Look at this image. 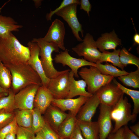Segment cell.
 <instances>
[{
  "mask_svg": "<svg viewBox=\"0 0 139 139\" xmlns=\"http://www.w3.org/2000/svg\"><path fill=\"white\" fill-rule=\"evenodd\" d=\"M30 54L28 47L21 44L12 32L6 38L0 37V61L5 66L27 62Z\"/></svg>",
  "mask_w": 139,
  "mask_h": 139,
  "instance_id": "cell-1",
  "label": "cell"
},
{
  "mask_svg": "<svg viewBox=\"0 0 139 139\" xmlns=\"http://www.w3.org/2000/svg\"><path fill=\"white\" fill-rule=\"evenodd\" d=\"M5 66L11 73L12 81L10 88L15 94L30 85H42L39 75L27 62Z\"/></svg>",
  "mask_w": 139,
  "mask_h": 139,
  "instance_id": "cell-2",
  "label": "cell"
},
{
  "mask_svg": "<svg viewBox=\"0 0 139 139\" xmlns=\"http://www.w3.org/2000/svg\"><path fill=\"white\" fill-rule=\"evenodd\" d=\"M31 41L37 43L39 47L40 59L45 75L48 78H55L64 72L65 70L57 71L54 65L52 54L53 52H59V50L56 44L46 41L41 38H34Z\"/></svg>",
  "mask_w": 139,
  "mask_h": 139,
  "instance_id": "cell-3",
  "label": "cell"
},
{
  "mask_svg": "<svg viewBox=\"0 0 139 139\" xmlns=\"http://www.w3.org/2000/svg\"><path fill=\"white\" fill-rule=\"evenodd\" d=\"M122 95L118 101L112 107L110 116L115 121V125L112 133H115L123 126L127 125L130 121L134 122L137 115L133 114L132 105L126 97Z\"/></svg>",
  "mask_w": 139,
  "mask_h": 139,
  "instance_id": "cell-4",
  "label": "cell"
},
{
  "mask_svg": "<svg viewBox=\"0 0 139 139\" xmlns=\"http://www.w3.org/2000/svg\"><path fill=\"white\" fill-rule=\"evenodd\" d=\"M78 74L85 82L88 91L92 94L102 86L111 82L114 78L113 76L102 74L96 67L93 66L89 68L82 67Z\"/></svg>",
  "mask_w": 139,
  "mask_h": 139,
  "instance_id": "cell-5",
  "label": "cell"
},
{
  "mask_svg": "<svg viewBox=\"0 0 139 139\" xmlns=\"http://www.w3.org/2000/svg\"><path fill=\"white\" fill-rule=\"evenodd\" d=\"M72 49L79 56H83L86 60L95 63L99 62L101 53L98 49L93 36L89 33L82 42Z\"/></svg>",
  "mask_w": 139,
  "mask_h": 139,
  "instance_id": "cell-6",
  "label": "cell"
},
{
  "mask_svg": "<svg viewBox=\"0 0 139 139\" xmlns=\"http://www.w3.org/2000/svg\"><path fill=\"white\" fill-rule=\"evenodd\" d=\"M78 5L76 3L70 4L55 14L62 17L67 23L77 40L82 42L83 40L80 37L79 33L81 32L83 37L84 31L82 29V26L79 22L77 16V7Z\"/></svg>",
  "mask_w": 139,
  "mask_h": 139,
  "instance_id": "cell-7",
  "label": "cell"
},
{
  "mask_svg": "<svg viewBox=\"0 0 139 139\" xmlns=\"http://www.w3.org/2000/svg\"><path fill=\"white\" fill-rule=\"evenodd\" d=\"M70 70H65L57 77L50 79L47 88L54 99L66 98L69 92V75Z\"/></svg>",
  "mask_w": 139,
  "mask_h": 139,
  "instance_id": "cell-8",
  "label": "cell"
},
{
  "mask_svg": "<svg viewBox=\"0 0 139 139\" xmlns=\"http://www.w3.org/2000/svg\"><path fill=\"white\" fill-rule=\"evenodd\" d=\"M100 104L112 107L124 93L116 85L111 82L102 86L95 93Z\"/></svg>",
  "mask_w": 139,
  "mask_h": 139,
  "instance_id": "cell-9",
  "label": "cell"
},
{
  "mask_svg": "<svg viewBox=\"0 0 139 139\" xmlns=\"http://www.w3.org/2000/svg\"><path fill=\"white\" fill-rule=\"evenodd\" d=\"M54 60L56 63L61 64L63 66L69 67L73 73L74 76L77 78L79 77L78 70L80 67L88 66L96 67V63L89 62L82 58H77L71 56L67 49L56 54Z\"/></svg>",
  "mask_w": 139,
  "mask_h": 139,
  "instance_id": "cell-10",
  "label": "cell"
},
{
  "mask_svg": "<svg viewBox=\"0 0 139 139\" xmlns=\"http://www.w3.org/2000/svg\"><path fill=\"white\" fill-rule=\"evenodd\" d=\"M39 86L36 85H30L15 94V102L16 109L32 110L34 98Z\"/></svg>",
  "mask_w": 139,
  "mask_h": 139,
  "instance_id": "cell-11",
  "label": "cell"
},
{
  "mask_svg": "<svg viewBox=\"0 0 139 139\" xmlns=\"http://www.w3.org/2000/svg\"><path fill=\"white\" fill-rule=\"evenodd\" d=\"M30 53L29 58L27 62L38 74L42 82V85L47 88L50 79L45 75L40 59V48L37 44L31 41L27 44Z\"/></svg>",
  "mask_w": 139,
  "mask_h": 139,
  "instance_id": "cell-12",
  "label": "cell"
},
{
  "mask_svg": "<svg viewBox=\"0 0 139 139\" xmlns=\"http://www.w3.org/2000/svg\"><path fill=\"white\" fill-rule=\"evenodd\" d=\"M65 34L64 23L56 19L52 22L47 32L42 38L47 42L55 43L59 48L64 51L66 49L64 42Z\"/></svg>",
  "mask_w": 139,
  "mask_h": 139,
  "instance_id": "cell-13",
  "label": "cell"
},
{
  "mask_svg": "<svg viewBox=\"0 0 139 139\" xmlns=\"http://www.w3.org/2000/svg\"><path fill=\"white\" fill-rule=\"evenodd\" d=\"M99 108L97 121L99 128V139H107L113 129L110 116L112 107L100 104Z\"/></svg>",
  "mask_w": 139,
  "mask_h": 139,
  "instance_id": "cell-14",
  "label": "cell"
},
{
  "mask_svg": "<svg viewBox=\"0 0 139 139\" xmlns=\"http://www.w3.org/2000/svg\"><path fill=\"white\" fill-rule=\"evenodd\" d=\"M89 98L80 96L75 99H54L51 105L57 107L63 111L68 110L76 116L81 107Z\"/></svg>",
  "mask_w": 139,
  "mask_h": 139,
  "instance_id": "cell-15",
  "label": "cell"
},
{
  "mask_svg": "<svg viewBox=\"0 0 139 139\" xmlns=\"http://www.w3.org/2000/svg\"><path fill=\"white\" fill-rule=\"evenodd\" d=\"M100 104L98 98L95 93L89 97L81 107L76 116L77 120L92 121V118Z\"/></svg>",
  "mask_w": 139,
  "mask_h": 139,
  "instance_id": "cell-16",
  "label": "cell"
},
{
  "mask_svg": "<svg viewBox=\"0 0 139 139\" xmlns=\"http://www.w3.org/2000/svg\"><path fill=\"white\" fill-rule=\"evenodd\" d=\"M68 114L51 104L46 110L43 117L46 122L57 133L59 126Z\"/></svg>",
  "mask_w": 139,
  "mask_h": 139,
  "instance_id": "cell-17",
  "label": "cell"
},
{
  "mask_svg": "<svg viewBox=\"0 0 139 139\" xmlns=\"http://www.w3.org/2000/svg\"><path fill=\"white\" fill-rule=\"evenodd\" d=\"M53 95L47 88L42 85L38 88L33 102L34 108L38 109L44 114L47 108L51 104L54 99Z\"/></svg>",
  "mask_w": 139,
  "mask_h": 139,
  "instance_id": "cell-18",
  "label": "cell"
},
{
  "mask_svg": "<svg viewBox=\"0 0 139 139\" xmlns=\"http://www.w3.org/2000/svg\"><path fill=\"white\" fill-rule=\"evenodd\" d=\"M95 41L97 48L102 52L109 49H116L117 46L121 45V40L114 30L110 33L102 34Z\"/></svg>",
  "mask_w": 139,
  "mask_h": 139,
  "instance_id": "cell-19",
  "label": "cell"
},
{
  "mask_svg": "<svg viewBox=\"0 0 139 139\" xmlns=\"http://www.w3.org/2000/svg\"><path fill=\"white\" fill-rule=\"evenodd\" d=\"M74 74L71 71L69 75V92L66 98H72L77 96H83L91 97L92 94L87 91L85 88L87 84L83 80H76Z\"/></svg>",
  "mask_w": 139,
  "mask_h": 139,
  "instance_id": "cell-20",
  "label": "cell"
},
{
  "mask_svg": "<svg viewBox=\"0 0 139 139\" xmlns=\"http://www.w3.org/2000/svg\"><path fill=\"white\" fill-rule=\"evenodd\" d=\"M76 122L85 139H99V128L97 121L77 120Z\"/></svg>",
  "mask_w": 139,
  "mask_h": 139,
  "instance_id": "cell-21",
  "label": "cell"
},
{
  "mask_svg": "<svg viewBox=\"0 0 139 139\" xmlns=\"http://www.w3.org/2000/svg\"><path fill=\"white\" fill-rule=\"evenodd\" d=\"M59 126L57 133L59 137L69 139L76 123V116L70 112Z\"/></svg>",
  "mask_w": 139,
  "mask_h": 139,
  "instance_id": "cell-22",
  "label": "cell"
},
{
  "mask_svg": "<svg viewBox=\"0 0 139 139\" xmlns=\"http://www.w3.org/2000/svg\"><path fill=\"white\" fill-rule=\"evenodd\" d=\"M22 27L12 18L0 14V37L6 38L12 32L18 31Z\"/></svg>",
  "mask_w": 139,
  "mask_h": 139,
  "instance_id": "cell-23",
  "label": "cell"
},
{
  "mask_svg": "<svg viewBox=\"0 0 139 139\" xmlns=\"http://www.w3.org/2000/svg\"><path fill=\"white\" fill-rule=\"evenodd\" d=\"M14 112L15 118L19 126L25 128H31L32 120V110L18 109Z\"/></svg>",
  "mask_w": 139,
  "mask_h": 139,
  "instance_id": "cell-24",
  "label": "cell"
},
{
  "mask_svg": "<svg viewBox=\"0 0 139 139\" xmlns=\"http://www.w3.org/2000/svg\"><path fill=\"white\" fill-rule=\"evenodd\" d=\"M120 51V49L114 50L112 52L106 50L102 51L98 63H101L103 62H110L114 65L120 68L122 70H124V67L121 64L119 60Z\"/></svg>",
  "mask_w": 139,
  "mask_h": 139,
  "instance_id": "cell-25",
  "label": "cell"
},
{
  "mask_svg": "<svg viewBox=\"0 0 139 139\" xmlns=\"http://www.w3.org/2000/svg\"><path fill=\"white\" fill-rule=\"evenodd\" d=\"M96 67L103 75L118 77L127 74L129 73L124 70L119 69L112 65L106 63L104 64L100 63H97Z\"/></svg>",
  "mask_w": 139,
  "mask_h": 139,
  "instance_id": "cell-26",
  "label": "cell"
},
{
  "mask_svg": "<svg viewBox=\"0 0 139 139\" xmlns=\"http://www.w3.org/2000/svg\"><path fill=\"white\" fill-rule=\"evenodd\" d=\"M115 84L125 94L130 96L134 104L132 113L137 115L139 113V91L127 88L122 85L115 79L112 80Z\"/></svg>",
  "mask_w": 139,
  "mask_h": 139,
  "instance_id": "cell-27",
  "label": "cell"
},
{
  "mask_svg": "<svg viewBox=\"0 0 139 139\" xmlns=\"http://www.w3.org/2000/svg\"><path fill=\"white\" fill-rule=\"evenodd\" d=\"M118 79L124 85L136 89L139 88V68L127 75L118 77Z\"/></svg>",
  "mask_w": 139,
  "mask_h": 139,
  "instance_id": "cell-28",
  "label": "cell"
},
{
  "mask_svg": "<svg viewBox=\"0 0 139 139\" xmlns=\"http://www.w3.org/2000/svg\"><path fill=\"white\" fill-rule=\"evenodd\" d=\"M15 94L10 88L7 95L0 98V111L12 112L16 109L15 102Z\"/></svg>",
  "mask_w": 139,
  "mask_h": 139,
  "instance_id": "cell-29",
  "label": "cell"
},
{
  "mask_svg": "<svg viewBox=\"0 0 139 139\" xmlns=\"http://www.w3.org/2000/svg\"><path fill=\"white\" fill-rule=\"evenodd\" d=\"M119 57L121 64L124 67L128 64H131L139 68V58L131 54L125 48L120 50Z\"/></svg>",
  "mask_w": 139,
  "mask_h": 139,
  "instance_id": "cell-30",
  "label": "cell"
},
{
  "mask_svg": "<svg viewBox=\"0 0 139 139\" xmlns=\"http://www.w3.org/2000/svg\"><path fill=\"white\" fill-rule=\"evenodd\" d=\"M12 77L8 69L0 61V86L7 90L10 88Z\"/></svg>",
  "mask_w": 139,
  "mask_h": 139,
  "instance_id": "cell-31",
  "label": "cell"
},
{
  "mask_svg": "<svg viewBox=\"0 0 139 139\" xmlns=\"http://www.w3.org/2000/svg\"><path fill=\"white\" fill-rule=\"evenodd\" d=\"M32 120L31 128L35 134L44 126L46 122L39 110L36 108L32 110Z\"/></svg>",
  "mask_w": 139,
  "mask_h": 139,
  "instance_id": "cell-32",
  "label": "cell"
},
{
  "mask_svg": "<svg viewBox=\"0 0 139 139\" xmlns=\"http://www.w3.org/2000/svg\"><path fill=\"white\" fill-rule=\"evenodd\" d=\"M36 134H38L44 139H58L59 137L56 132L46 122L43 127Z\"/></svg>",
  "mask_w": 139,
  "mask_h": 139,
  "instance_id": "cell-33",
  "label": "cell"
},
{
  "mask_svg": "<svg viewBox=\"0 0 139 139\" xmlns=\"http://www.w3.org/2000/svg\"><path fill=\"white\" fill-rule=\"evenodd\" d=\"M35 134L31 128H25L18 126L16 133V139H34Z\"/></svg>",
  "mask_w": 139,
  "mask_h": 139,
  "instance_id": "cell-34",
  "label": "cell"
},
{
  "mask_svg": "<svg viewBox=\"0 0 139 139\" xmlns=\"http://www.w3.org/2000/svg\"><path fill=\"white\" fill-rule=\"evenodd\" d=\"M15 112L0 111V129L11 122L15 118Z\"/></svg>",
  "mask_w": 139,
  "mask_h": 139,
  "instance_id": "cell-35",
  "label": "cell"
},
{
  "mask_svg": "<svg viewBox=\"0 0 139 139\" xmlns=\"http://www.w3.org/2000/svg\"><path fill=\"white\" fill-rule=\"evenodd\" d=\"M18 127L15 118L12 122L0 129V139H4L10 133H16Z\"/></svg>",
  "mask_w": 139,
  "mask_h": 139,
  "instance_id": "cell-36",
  "label": "cell"
},
{
  "mask_svg": "<svg viewBox=\"0 0 139 139\" xmlns=\"http://www.w3.org/2000/svg\"><path fill=\"white\" fill-rule=\"evenodd\" d=\"M76 3L80 4V1L78 0H64L59 6L54 11H50V12L47 14L46 18L48 20H51L52 16L58 11L65 7L71 4Z\"/></svg>",
  "mask_w": 139,
  "mask_h": 139,
  "instance_id": "cell-37",
  "label": "cell"
},
{
  "mask_svg": "<svg viewBox=\"0 0 139 139\" xmlns=\"http://www.w3.org/2000/svg\"><path fill=\"white\" fill-rule=\"evenodd\" d=\"M123 127V139H139V137L130 129L127 125L124 126Z\"/></svg>",
  "mask_w": 139,
  "mask_h": 139,
  "instance_id": "cell-38",
  "label": "cell"
},
{
  "mask_svg": "<svg viewBox=\"0 0 139 139\" xmlns=\"http://www.w3.org/2000/svg\"><path fill=\"white\" fill-rule=\"evenodd\" d=\"M69 139H85L77 123V122L74 131Z\"/></svg>",
  "mask_w": 139,
  "mask_h": 139,
  "instance_id": "cell-39",
  "label": "cell"
},
{
  "mask_svg": "<svg viewBox=\"0 0 139 139\" xmlns=\"http://www.w3.org/2000/svg\"><path fill=\"white\" fill-rule=\"evenodd\" d=\"M80 9L86 12L89 16V12L91 11V5L88 0H81L80 1Z\"/></svg>",
  "mask_w": 139,
  "mask_h": 139,
  "instance_id": "cell-40",
  "label": "cell"
},
{
  "mask_svg": "<svg viewBox=\"0 0 139 139\" xmlns=\"http://www.w3.org/2000/svg\"><path fill=\"white\" fill-rule=\"evenodd\" d=\"M124 127H122L115 133H111L108 136L107 139H123Z\"/></svg>",
  "mask_w": 139,
  "mask_h": 139,
  "instance_id": "cell-41",
  "label": "cell"
},
{
  "mask_svg": "<svg viewBox=\"0 0 139 139\" xmlns=\"http://www.w3.org/2000/svg\"><path fill=\"white\" fill-rule=\"evenodd\" d=\"M130 129L135 134L139 136V123L138 122L135 125L130 126Z\"/></svg>",
  "mask_w": 139,
  "mask_h": 139,
  "instance_id": "cell-42",
  "label": "cell"
},
{
  "mask_svg": "<svg viewBox=\"0 0 139 139\" xmlns=\"http://www.w3.org/2000/svg\"><path fill=\"white\" fill-rule=\"evenodd\" d=\"M16 133L12 132L7 134L4 139H16Z\"/></svg>",
  "mask_w": 139,
  "mask_h": 139,
  "instance_id": "cell-43",
  "label": "cell"
},
{
  "mask_svg": "<svg viewBox=\"0 0 139 139\" xmlns=\"http://www.w3.org/2000/svg\"><path fill=\"white\" fill-rule=\"evenodd\" d=\"M133 40L134 43L136 44H139V34L136 32L133 37Z\"/></svg>",
  "mask_w": 139,
  "mask_h": 139,
  "instance_id": "cell-44",
  "label": "cell"
},
{
  "mask_svg": "<svg viewBox=\"0 0 139 139\" xmlns=\"http://www.w3.org/2000/svg\"><path fill=\"white\" fill-rule=\"evenodd\" d=\"M9 89L7 90L0 86V94L3 93H8Z\"/></svg>",
  "mask_w": 139,
  "mask_h": 139,
  "instance_id": "cell-45",
  "label": "cell"
},
{
  "mask_svg": "<svg viewBox=\"0 0 139 139\" xmlns=\"http://www.w3.org/2000/svg\"><path fill=\"white\" fill-rule=\"evenodd\" d=\"M34 139H44L41 136L38 134H36Z\"/></svg>",
  "mask_w": 139,
  "mask_h": 139,
  "instance_id": "cell-46",
  "label": "cell"
},
{
  "mask_svg": "<svg viewBox=\"0 0 139 139\" xmlns=\"http://www.w3.org/2000/svg\"><path fill=\"white\" fill-rule=\"evenodd\" d=\"M34 1V2H35L36 3H37L35 4V5L37 7H38L40 5L41 3V1Z\"/></svg>",
  "mask_w": 139,
  "mask_h": 139,
  "instance_id": "cell-47",
  "label": "cell"
},
{
  "mask_svg": "<svg viewBox=\"0 0 139 139\" xmlns=\"http://www.w3.org/2000/svg\"><path fill=\"white\" fill-rule=\"evenodd\" d=\"M8 93H3L0 94V98L4 96H6L8 94Z\"/></svg>",
  "mask_w": 139,
  "mask_h": 139,
  "instance_id": "cell-48",
  "label": "cell"
},
{
  "mask_svg": "<svg viewBox=\"0 0 139 139\" xmlns=\"http://www.w3.org/2000/svg\"><path fill=\"white\" fill-rule=\"evenodd\" d=\"M58 139H69L67 138H63L59 137Z\"/></svg>",
  "mask_w": 139,
  "mask_h": 139,
  "instance_id": "cell-49",
  "label": "cell"
}]
</instances>
